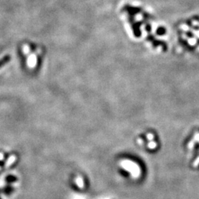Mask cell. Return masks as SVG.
<instances>
[{
  "label": "cell",
  "instance_id": "obj_2",
  "mask_svg": "<svg viewBox=\"0 0 199 199\" xmlns=\"http://www.w3.org/2000/svg\"><path fill=\"white\" fill-rule=\"evenodd\" d=\"M16 160V156L15 155H11L10 156L9 158L7 159V162H5V165H4V168H8L10 166L13 165Z\"/></svg>",
  "mask_w": 199,
  "mask_h": 199
},
{
  "label": "cell",
  "instance_id": "obj_1",
  "mask_svg": "<svg viewBox=\"0 0 199 199\" xmlns=\"http://www.w3.org/2000/svg\"><path fill=\"white\" fill-rule=\"evenodd\" d=\"M27 64L30 69H34L36 67L37 56L36 53H31L27 55Z\"/></svg>",
  "mask_w": 199,
  "mask_h": 199
},
{
  "label": "cell",
  "instance_id": "obj_3",
  "mask_svg": "<svg viewBox=\"0 0 199 199\" xmlns=\"http://www.w3.org/2000/svg\"><path fill=\"white\" fill-rule=\"evenodd\" d=\"M22 51H23L24 54L26 55H28L30 52V46H29V45H27V44H24V45L22 46Z\"/></svg>",
  "mask_w": 199,
  "mask_h": 199
},
{
  "label": "cell",
  "instance_id": "obj_4",
  "mask_svg": "<svg viewBox=\"0 0 199 199\" xmlns=\"http://www.w3.org/2000/svg\"><path fill=\"white\" fill-rule=\"evenodd\" d=\"M3 159H4V154L0 153V161H2Z\"/></svg>",
  "mask_w": 199,
  "mask_h": 199
},
{
  "label": "cell",
  "instance_id": "obj_5",
  "mask_svg": "<svg viewBox=\"0 0 199 199\" xmlns=\"http://www.w3.org/2000/svg\"><path fill=\"white\" fill-rule=\"evenodd\" d=\"M1 167H0V171H1Z\"/></svg>",
  "mask_w": 199,
  "mask_h": 199
}]
</instances>
